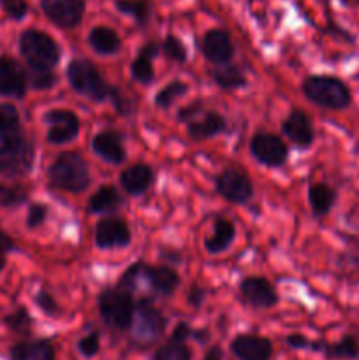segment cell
Returning a JSON list of instances; mask_svg holds the SVG:
<instances>
[{
  "label": "cell",
  "instance_id": "1",
  "mask_svg": "<svg viewBox=\"0 0 359 360\" xmlns=\"http://www.w3.org/2000/svg\"><path fill=\"white\" fill-rule=\"evenodd\" d=\"M34 148L21 127L9 129L0 125V176H23L30 172Z\"/></svg>",
  "mask_w": 359,
  "mask_h": 360
},
{
  "label": "cell",
  "instance_id": "2",
  "mask_svg": "<svg viewBox=\"0 0 359 360\" xmlns=\"http://www.w3.org/2000/svg\"><path fill=\"white\" fill-rule=\"evenodd\" d=\"M48 178L55 188L81 193L90 186L92 176L87 160L76 151H63L48 169Z\"/></svg>",
  "mask_w": 359,
  "mask_h": 360
},
{
  "label": "cell",
  "instance_id": "3",
  "mask_svg": "<svg viewBox=\"0 0 359 360\" xmlns=\"http://www.w3.org/2000/svg\"><path fill=\"white\" fill-rule=\"evenodd\" d=\"M303 94L313 104L331 111H341L352 102L347 84L334 76H308L303 81Z\"/></svg>",
  "mask_w": 359,
  "mask_h": 360
},
{
  "label": "cell",
  "instance_id": "4",
  "mask_svg": "<svg viewBox=\"0 0 359 360\" xmlns=\"http://www.w3.org/2000/svg\"><path fill=\"white\" fill-rule=\"evenodd\" d=\"M97 306L106 326L120 333L130 329L134 311H136V301L127 288H104L99 294Z\"/></svg>",
  "mask_w": 359,
  "mask_h": 360
},
{
  "label": "cell",
  "instance_id": "5",
  "mask_svg": "<svg viewBox=\"0 0 359 360\" xmlns=\"http://www.w3.org/2000/svg\"><path fill=\"white\" fill-rule=\"evenodd\" d=\"M67 81L70 86L92 102H104L111 95L113 86H109L102 77L101 70L92 62L83 58H76L67 65Z\"/></svg>",
  "mask_w": 359,
  "mask_h": 360
},
{
  "label": "cell",
  "instance_id": "6",
  "mask_svg": "<svg viewBox=\"0 0 359 360\" xmlns=\"http://www.w3.org/2000/svg\"><path fill=\"white\" fill-rule=\"evenodd\" d=\"M20 53L28 67L55 69L60 62V46L55 39L42 30L28 28L20 35Z\"/></svg>",
  "mask_w": 359,
  "mask_h": 360
},
{
  "label": "cell",
  "instance_id": "7",
  "mask_svg": "<svg viewBox=\"0 0 359 360\" xmlns=\"http://www.w3.org/2000/svg\"><path fill=\"white\" fill-rule=\"evenodd\" d=\"M168 327V319L162 315L158 308H155L150 299L143 297L136 302V311H134L132 323H130V336L132 341L137 345L155 343L162 334L165 333Z\"/></svg>",
  "mask_w": 359,
  "mask_h": 360
},
{
  "label": "cell",
  "instance_id": "8",
  "mask_svg": "<svg viewBox=\"0 0 359 360\" xmlns=\"http://www.w3.org/2000/svg\"><path fill=\"white\" fill-rule=\"evenodd\" d=\"M250 153L266 167H282L289 157V148L277 134L259 132L250 139Z\"/></svg>",
  "mask_w": 359,
  "mask_h": 360
},
{
  "label": "cell",
  "instance_id": "9",
  "mask_svg": "<svg viewBox=\"0 0 359 360\" xmlns=\"http://www.w3.org/2000/svg\"><path fill=\"white\" fill-rule=\"evenodd\" d=\"M215 188L220 197L232 204H245L252 199L253 185L245 172L238 169H225L215 179Z\"/></svg>",
  "mask_w": 359,
  "mask_h": 360
},
{
  "label": "cell",
  "instance_id": "10",
  "mask_svg": "<svg viewBox=\"0 0 359 360\" xmlns=\"http://www.w3.org/2000/svg\"><path fill=\"white\" fill-rule=\"evenodd\" d=\"M44 123L48 125L46 139L49 144H67L80 134V118L67 109H51L44 115Z\"/></svg>",
  "mask_w": 359,
  "mask_h": 360
},
{
  "label": "cell",
  "instance_id": "11",
  "mask_svg": "<svg viewBox=\"0 0 359 360\" xmlns=\"http://www.w3.org/2000/svg\"><path fill=\"white\" fill-rule=\"evenodd\" d=\"M84 0H41V9L53 25L60 28H74L84 16Z\"/></svg>",
  "mask_w": 359,
  "mask_h": 360
},
{
  "label": "cell",
  "instance_id": "12",
  "mask_svg": "<svg viewBox=\"0 0 359 360\" xmlns=\"http://www.w3.org/2000/svg\"><path fill=\"white\" fill-rule=\"evenodd\" d=\"M130 239H132L130 229L122 218H102L95 225V245L101 250L127 248L130 245Z\"/></svg>",
  "mask_w": 359,
  "mask_h": 360
},
{
  "label": "cell",
  "instance_id": "13",
  "mask_svg": "<svg viewBox=\"0 0 359 360\" xmlns=\"http://www.w3.org/2000/svg\"><path fill=\"white\" fill-rule=\"evenodd\" d=\"M229 350L238 360H271L273 343L259 334H238L229 343Z\"/></svg>",
  "mask_w": 359,
  "mask_h": 360
},
{
  "label": "cell",
  "instance_id": "14",
  "mask_svg": "<svg viewBox=\"0 0 359 360\" xmlns=\"http://www.w3.org/2000/svg\"><path fill=\"white\" fill-rule=\"evenodd\" d=\"M243 299L256 309H270L278 302L273 285L264 276H246L239 285Z\"/></svg>",
  "mask_w": 359,
  "mask_h": 360
},
{
  "label": "cell",
  "instance_id": "15",
  "mask_svg": "<svg viewBox=\"0 0 359 360\" xmlns=\"http://www.w3.org/2000/svg\"><path fill=\"white\" fill-rule=\"evenodd\" d=\"M282 132L292 144L303 148V150L312 146L313 139H315L312 120L301 109H294V111L289 112V116L282 123Z\"/></svg>",
  "mask_w": 359,
  "mask_h": 360
},
{
  "label": "cell",
  "instance_id": "16",
  "mask_svg": "<svg viewBox=\"0 0 359 360\" xmlns=\"http://www.w3.org/2000/svg\"><path fill=\"white\" fill-rule=\"evenodd\" d=\"M27 72L16 60L9 56L0 58V95L21 98L27 91Z\"/></svg>",
  "mask_w": 359,
  "mask_h": 360
},
{
  "label": "cell",
  "instance_id": "17",
  "mask_svg": "<svg viewBox=\"0 0 359 360\" xmlns=\"http://www.w3.org/2000/svg\"><path fill=\"white\" fill-rule=\"evenodd\" d=\"M201 49H203L204 58L208 62L215 63V65L227 63L232 58V55H234V46H232L231 37L222 28H211V30H208L203 37Z\"/></svg>",
  "mask_w": 359,
  "mask_h": 360
},
{
  "label": "cell",
  "instance_id": "18",
  "mask_svg": "<svg viewBox=\"0 0 359 360\" xmlns=\"http://www.w3.org/2000/svg\"><path fill=\"white\" fill-rule=\"evenodd\" d=\"M92 150L102 158V160L109 162L113 165H120L125 162L127 151L125 144H123L122 134L115 132V130H102L92 141Z\"/></svg>",
  "mask_w": 359,
  "mask_h": 360
},
{
  "label": "cell",
  "instance_id": "19",
  "mask_svg": "<svg viewBox=\"0 0 359 360\" xmlns=\"http://www.w3.org/2000/svg\"><path fill=\"white\" fill-rule=\"evenodd\" d=\"M155 172L150 165L146 164H134L123 169L120 174V185L123 186L129 195L139 197L153 185Z\"/></svg>",
  "mask_w": 359,
  "mask_h": 360
},
{
  "label": "cell",
  "instance_id": "20",
  "mask_svg": "<svg viewBox=\"0 0 359 360\" xmlns=\"http://www.w3.org/2000/svg\"><path fill=\"white\" fill-rule=\"evenodd\" d=\"M11 360H56L55 347L49 340H23L9 350Z\"/></svg>",
  "mask_w": 359,
  "mask_h": 360
},
{
  "label": "cell",
  "instance_id": "21",
  "mask_svg": "<svg viewBox=\"0 0 359 360\" xmlns=\"http://www.w3.org/2000/svg\"><path fill=\"white\" fill-rule=\"evenodd\" d=\"M224 129H225L224 116L218 115V112L215 111L204 112V116L201 120L194 118L187 123V134H189L190 139L194 141L210 139V137L218 136L220 132H224Z\"/></svg>",
  "mask_w": 359,
  "mask_h": 360
},
{
  "label": "cell",
  "instance_id": "22",
  "mask_svg": "<svg viewBox=\"0 0 359 360\" xmlns=\"http://www.w3.org/2000/svg\"><path fill=\"white\" fill-rule=\"evenodd\" d=\"M146 283L157 294L169 297L180 287V276L175 269L168 266H146Z\"/></svg>",
  "mask_w": 359,
  "mask_h": 360
},
{
  "label": "cell",
  "instance_id": "23",
  "mask_svg": "<svg viewBox=\"0 0 359 360\" xmlns=\"http://www.w3.org/2000/svg\"><path fill=\"white\" fill-rule=\"evenodd\" d=\"M234 238V225L229 220H225V218H217L213 225V234L204 239V250L211 253V255H218V253L225 252L232 245Z\"/></svg>",
  "mask_w": 359,
  "mask_h": 360
},
{
  "label": "cell",
  "instance_id": "24",
  "mask_svg": "<svg viewBox=\"0 0 359 360\" xmlns=\"http://www.w3.org/2000/svg\"><path fill=\"white\" fill-rule=\"evenodd\" d=\"M88 44L99 55H115L122 48V39L113 28L94 27L88 34Z\"/></svg>",
  "mask_w": 359,
  "mask_h": 360
},
{
  "label": "cell",
  "instance_id": "25",
  "mask_svg": "<svg viewBox=\"0 0 359 360\" xmlns=\"http://www.w3.org/2000/svg\"><path fill=\"white\" fill-rule=\"evenodd\" d=\"M120 202V193L115 186L104 185L90 197L88 200V211L94 214H106V213H115L118 210Z\"/></svg>",
  "mask_w": 359,
  "mask_h": 360
},
{
  "label": "cell",
  "instance_id": "26",
  "mask_svg": "<svg viewBox=\"0 0 359 360\" xmlns=\"http://www.w3.org/2000/svg\"><path fill=\"white\" fill-rule=\"evenodd\" d=\"M308 202L317 217H324L333 210L336 202V192L324 183H315L308 188Z\"/></svg>",
  "mask_w": 359,
  "mask_h": 360
},
{
  "label": "cell",
  "instance_id": "27",
  "mask_svg": "<svg viewBox=\"0 0 359 360\" xmlns=\"http://www.w3.org/2000/svg\"><path fill=\"white\" fill-rule=\"evenodd\" d=\"M322 354L331 360H355L359 359V340L352 334H347L338 343H324Z\"/></svg>",
  "mask_w": 359,
  "mask_h": 360
},
{
  "label": "cell",
  "instance_id": "28",
  "mask_svg": "<svg viewBox=\"0 0 359 360\" xmlns=\"http://www.w3.org/2000/svg\"><path fill=\"white\" fill-rule=\"evenodd\" d=\"M213 81L217 86L224 90H236V88L246 86V77L241 72V69L229 63H222L213 70Z\"/></svg>",
  "mask_w": 359,
  "mask_h": 360
},
{
  "label": "cell",
  "instance_id": "29",
  "mask_svg": "<svg viewBox=\"0 0 359 360\" xmlns=\"http://www.w3.org/2000/svg\"><path fill=\"white\" fill-rule=\"evenodd\" d=\"M187 91H189V84L185 81L172 79L171 83H168L164 88H160L157 91V95H155V105H158L160 109H169Z\"/></svg>",
  "mask_w": 359,
  "mask_h": 360
},
{
  "label": "cell",
  "instance_id": "30",
  "mask_svg": "<svg viewBox=\"0 0 359 360\" xmlns=\"http://www.w3.org/2000/svg\"><path fill=\"white\" fill-rule=\"evenodd\" d=\"M116 9L120 13L127 14V16L134 18L139 25H144L150 20L151 7L148 0H118L116 2Z\"/></svg>",
  "mask_w": 359,
  "mask_h": 360
},
{
  "label": "cell",
  "instance_id": "31",
  "mask_svg": "<svg viewBox=\"0 0 359 360\" xmlns=\"http://www.w3.org/2000/svg\"><path fill=\"white\" fill-rule=\"evenodd\" d=\"M151 360H192V352L185 343L171 340L153 352Z\"/></svg>",
  "mask_w": 359,
  "mask_h": 360
},
{
  "label": "cell",
  "instance_id": "32",
  "mask_svg": "<svg viewBox=\"0 0 359 360\" xmlns=\"http://www.w3.org/2000/svg\"><path fill=\"white\" fill-rule=\"evenodd\" d=\"M55 69H41V67H28L27 72V83L30 84L34 90H48V88L55 86L56 76L53 72Z\"/></svg>",
  "mask_w": 359,
  "mask_h": 360
},
{
  "label": "cell",
  "instance_id": "33",
  "mask_svg": "<svg viewBox=\"0 0 359 360\" xmlns=\"http://www.w3.org/2000/svg\"><path fill=\"white\" fill-rule=\"evenodd\" d=\"M130 74H132L134 81L141 84H150L155 79V69L151 65L150 58H144V56L137 55L136 58L130 63Z\"/></svg>",
  "mask_w": 359,
  "mask_h": 360
},
{
  "label": "cell",
  "instance_id": "34",
  "mask_svg": "<svg viewBox=\"0 0 359 360\" xmlns=\"http://www.w3.org/2000/svg\"><path fill=\"white\" fill-rule=\"evenodd\" d=\"M4 322H6V326L9 327L13 333H18V334H28V333H30L32 316H30V313H28L25 308H18L16 311L11 313V315H7Z\"/></svg>",
  "mask_w": 359,
  "mask_h": 360
},
{
  "label": "cell",
  "instance_id": "35",
  "mask_svg": "<svg viewBox=\"0 0 359 360\" xmlns=\"http://www.w3.org/2000/svg\"><path fill=\"white\" fill-rule=\"evenodd\" d=\"M162 51H164V55L168 56L169 60H172V62H187L185 44H183L178 37H175V35H168V37L164 39V42H162Z\"/></svg>",
  "mask_w": 359,
  "mask_h": 360
},
{
  "label": "cell",
  "instance_id": "36",
  "mask_svg": "<svg viewBox=\"0 0 359 360\" xmlns=\"http://www.w3.org/2000/svg\"><path fill=\"white\" fill-rule=\"evenodd\" d=\"M77 352L83 355L84 359H94L95 355L101 352V334L97 330H92L87 336L81 338L77 341Z\"/></svg>",
  "mask_w": 359,
  "mask_h": 360
},
{
  "label": "cell",
  "instance_id": "37",
  "mask_svg": "<svg viewBox=\"0 0 359 360\" xmlns=\"http://www.w3.org/2000/svg\"><path fill=\"white\" fill-rule=\"evenodd\" d=\"M27 200V192L20 186H0V204L2 206H16Z\"/></svg>",
  "mask_w": 359,
  "mask_h": 360
},
{
  "label": "cell",
  "instance_id": "38",
  "mask_svg": "<svg viewBox=\"0 0 359 360\" xmlns=\"http://www.w3.org/2000/svg\"><path fill=\"white\" fill-rule=\"evenodd\" d=\"M0 4H2L4 13L16 21L23 20L28 13L27 0H0Z\"/></svg>",
  "mask_w": 359,
  "mask_h": 360
},
{
  "label": "cell",
  "instance_id": "39",
  "mask_svg": "<svg viewBox=\"0 0 359 360\" xmlns=\"http://www.w3.org/2000/svg\"><path fill=\"white\" fill-rule=\"evenodd\" d=\"M35 302H37V306L41 308V311L46 313L48 316H58L60 313H62L60 306L56 304L55 297L46 290H41L35 295Z\"/></svg>",
  "mask_w": 359,
  "mask_h": 360
},
{
  "label": "cell",
  "instance_id": "40",
  "mask_svg": "<svg viewBox=\"0 0 359 360\" xmlns=\"http://www.w3.org/2000/svg\"><path fill=\"white\" fill-rule=\"evenodd\" d=\"M48 218V207L44 204H32L28 207V213H27V227L28 229H37L41 227L42 224L46 221Z\"/></svg>",
  "mask_w": 359,
  "mask_h": 360
},
{
  "label": "cell",
  "instance_id": "41",
  "mask_svg": "<svg viewBox=\"0 0 359 360\" xmlns=\"http://www.w3.org/2000/svg\"><path fill=\"white\" fill-rule=\"evenodd\" d=\"M0 125L9 127V129L21 127L20 112L13 104H0Z\"/></svg>",
  "mask_w": 359,
  "mask_h": 360
},
{
  "label": "cell",
  "instance_id": "42",
  "mask_svg": "<svg viewBox=\"0 0 359 360\" xmlns=\"http://www.w3.org/2000/svg\"><path fill=\"white\" fill-rule=\"evenodd\" d=\"M204 299H206V290H204L203 287H199V285H192V287H190L189 295H187L189 306H192V308H201Z\"/></svg>",
  "mask_w": 359,
  "mask_h": 360
},
{
  "label": "cell",
  "instance_id": "43",
  "mask_svg": "<svg viewBox=\"0 0 359 360\" xmlns=\"http://www.w3.org/2000/svg\"><path fill=\"white\" fill-rule=\"evenodd\" d=\"M189 338H192V327H190L187 322L176 323V327L172 329V333H171V340L180 341V343H185Z\"/></svg>",
  "mask_w": 359,
  "mask_h": 360
},
{
  "label": "cell",
  "instance_id": "44",
  "mask_svg": "<svg viewBox=\"0 0 359 360\" xmlns=\"http://www.w3.org/2000/svg\"><path fill=\"white\" fill-rule=\"evenodd\" d=\"M285 343L291 348H294V350H310L312 341L306 336H303V334H289V336L285 338Z\"/></svg>",
  "mask_w": 359,
  "mask_h": 360
},
{
  "label": "cell",
  "instance_id": "45",
  "mask_svg": "<svg viewBox=\"0 0 359 360\" xmlns=\"http://www.w3.org/2000/svg\"><path fill=\"white\" fill-rule=\"evenodd\" d=\"M199 105L197 104H190V105H185L183 109H180L178 111V122H183V123H189L190 120L196 118V115L199 112Z\"/></svg>",
  "mask_w": 359,
  "mask_h": 360
},
{
  "label": "cell",
  "instance_id": "46",
  "mask_svg": "<svg viewBox=\"0 0 359 360\" xmlns=\"http://www.w3.org/2000/svg\"><path fill=\"white\" fill-rule=\"evenodd\" d=\"M14 248H16V245H14L13 238H11L7 232H4L2 229H0V255L13 252Z\"/></svg>",
  "mask_w": 359,
  "mask_h": 360
},
{
  "label": "cell",
  "instance_id": "47",
  "mask_svg": "<svg viewBox=\"0 0 359 360\" xmlns=\"http://www.w3.org/2000/svg\"><path fill=\"white\" fill-rule=\"evenodd\" d=\"M158 53H160V46L153 41L146 42V44L139 49V55L144 56V58H150V60H153Z\"/></svg>",
  "mask_w": 359,
  "mask_h": 360
},
{
  "label": "cell",
  "instance_id": "48",
  "mask_svg": "<svg viewBox=\"0 0 359 360\" xmlns=\"http://www.w3.org/2000/svg\"><path fill=\"white\" fill-rule=\"evenodd\" d=\"M203 360H224V350L218 345H213V347L208 348Z\"/></svg>",
  "mask_w": 359,
  "mask_h": 360
},
{
  "label": "cell",
  "instance_id": "49",
  "mask_svg": "<svg viewBox=\"0 0 359 360\" xmlns=\"http://www.w3.org/2000/svg\"><path fill=\"white\" fill-rule=\"evenodd\" d=\"M192 336L196 338L199 343H204L206 340H210V333H208V330H192Z\"/></svg>",
  "mask_w": 359,
  "mask_h": 360
},
{
  "label": "cell",
  "instance_id": "50",
  "mask_svg": "<svg viewBox=\"0 0 359 360\" xmlns=\"http://www.w3.org/2000/svg\"><path fill=\"white\" fill-rule=\"evenodd\" d=\"M4 267H6V259L4 255H0V271H4Z\"/></svg>",
  "mask_w": 359,
  "mask_h": 360
},
{
  "label": "cell",
  "instance_id": "51",
  "mask_svg": "<svg viewBox=\"0 0 359 360\" xmlns=\"http://www.w3.org/2000/svg\"><path fill=\"white\" fill-rule=\"evenodd\" d=\"M358 2H359V0H358Z\"/></svg>",
  "mask_w": 359,
  "mask_h": 360
}]
</instances>
